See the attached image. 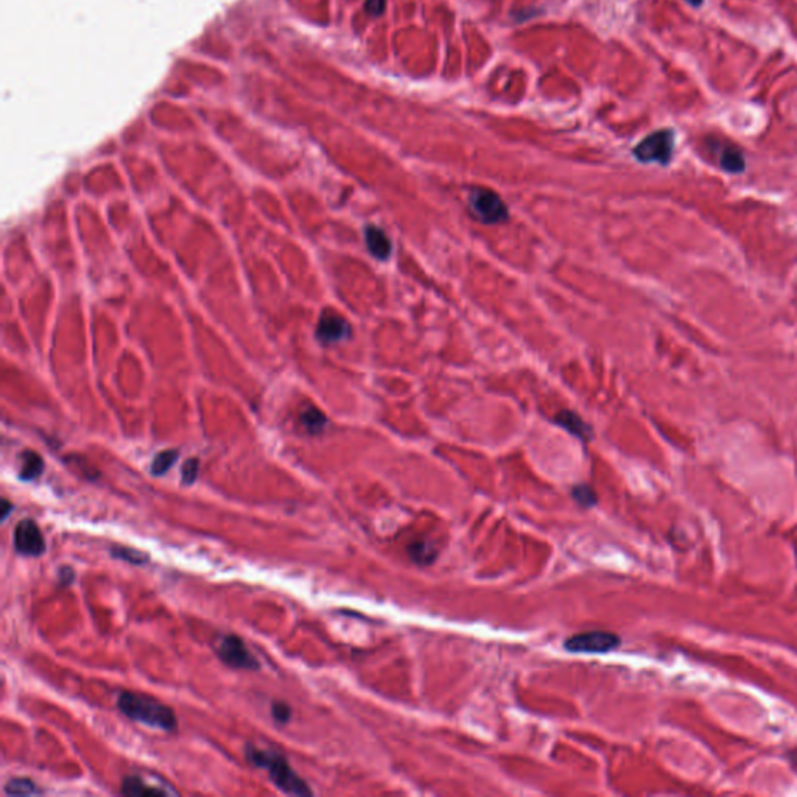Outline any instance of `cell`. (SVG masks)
I'll list each match as a JSON object with an SVG mask.
<instances>
[{
    "instance_id": "4fadbf2b",
    "label": "cell",
    "mask_w": 797,
    "mask_h": 797,
    "mask_svg": "<svg viewBox=\"0 0 797 797\" xmlns=\"http://www.w3.org/2000/svg\"><path fill=\"white\" fill-rule=\"evenodd\" d=\"M408 554L415 562L421 565H428L436 559L438 552H436V548L432 544H428L425 541H416L408 545Z\"/></svg>"
},
{
    "instance_id": "cb8c5ba5",
    "label": "cell",
    "mask_w": 797,
    "mask_h": 797,
    "mask_svg": "<svg viewBox=\"0 0 797 797\" xmlns=\"http://www.w3.org/2000/svg\"><path fill=\"white\" fill-rule=\"evenodd\" d=\"M11 511H13V504L8 502L6 499H4L2 500V522H5L8 519V516H10Z\"/></svg>"
},
{
    "instance_id": "2e32d148",
    "label": "cell",
    "mask_w": 797,
    "mask_h": 797,
    "mask_svg": "<svg viewBox=\"0 0 797 797\" xmlns=\"http://www.w3.org/2000/svg\"><path fill=\"white\" fill-rule=\"evenodd\" d=\"M179 457V453L176 450H164L158 453L156 457H154L153 462H151V474L154 477H159V475H164L167 474L168 470L171 469V466L175 465L176 460Z\"/></svg>"
},
{
    "instance_id": "d6986e66",
    "label": "cell",
    "mask_w": 797,
    "mask_h": 797,
    "mask_svg": "<svg viewBox=\"0 0 797 797\" xmlns=\"http://www.w3.org/2000/svg\"><path fill=\"white\" fill-rule=\"evenodd\" d=\"M572 495H573V499H575L581 504V507H584V508H590V507H594V504H597V494H595L592 487L587 486V484L577 486L575 489L572 491Z\"/></svg>"
},
{
    "instance_id": "ffe728a7",
    "label": "cell",
    "mask_w": 797,
    "mask_h": 797,
    "mask_svg": "<svg viewBox=\"0 0 797 797\" xmlns=\"http://www.w3.org/2000/svg\"><path fill=\"white\" fill-rule=\"evenodd\" d=\"M198 470H200V461L196 458H191L188 461L184 462L183 470H181V477H183V483L191 486L196 482V478H198Z\"/></svg>"
},
{
    "instance_id": "277c9868",
    "label": "cell",
    "mask_w": 797,
    "mask_h": 797,
    "mask_svg": "<svg viewBox=\"0 0 797 797\" xmlns=\"http://www.w3.org/2000/svg\"><path fill=\"white\" fill-rule=\"evenodd\" d=\"M674 148V133L671 130H661L645 137L636 148L634 156L640 162H657V164L666 166L671 161Z\"/></svg>"
},
{
    "instance_id": "7402d4cb",
    "label": "cell",
    "mask_w": 797,
    "mask_h": 797,
    "mask_svg": "<svg viewBox=\"0 0 797 797\" xmlns=\"http://www.w3.org/2000/svg\"><path fill=\"white\" fill-rule=\"evenodd\" d=\"M387 0H367L366 2V11L372 16H379L383 13Z\"/></svg>"
},
{
    "instance_id": "7c38bea8",
    "label": "cell",
    "mask_w": 797,
    "mask_h": 797,
    "mask_svg": "<svg viewBox=\"0 0 797 797\" xmlns=\"http://www.w3.org/2000/svg\"><path fill=\"white\" fill-rule=\"evenodd\" d=\"M42 470H44V461L38 455L36 452L27 450L21 455V470L19 477L25 482H31V479L38 478Z\"/></svg>"
},
{
    "instance_id": "5b68a950",
    "label": "cell",
    "mask_w": 797,
    "mask_h": 797,
    "mask_svg": "<svg viewBox=\"0 0 797 797\" xmlns=\"http://www.w3.org/2000/svg\"><path fill=\"white\" fill-rule=\"evenodd\" d=\"M217 656L220 661L234 670H248L255 671L260 668V664L257 659L246 649L245 641L234 634L225 636L217 646Z\"/></svg>"
},
{
    "instance_id": "3957f363",
    "label": "cell",
    "mask_w": 797,
    "mask_h": 797,
    "mask_svg": "<svg viewBox=\"0 0 797 797\" xmlns=\"http://www.w3.org/2000/svg\"><path fill=\"white\" fill-rule=\"evenodd\" d=\"M620 637L616 634L606 631H589L575 634L564 641V648L570 653L581 654H603L611 653L620 646Z\"/></svg>"
},
{
    "instance_id": "7a4b0ae2",
    "label": "cell",
    "mask_w": 797,
    "mask_h": 797,
    "mask_svg": "<svg viewBox=\"0 0 797 797\" xmlns=\"http://www.w3.org/2000/svg\"><path fill=\"white\" fill-rule=\"evenodd\" d=\"M246 760L255 768L268 771V776L274 786L285 794L291 796H312V790L299 777L293 768L290 766L285 757H282L276 751L255 749L254 746L246 748Z\"/></svg>"
},
{
    "instance_id": "8fae6325",
    "label": "cell",
    "mask_w": 797,
    "mask_h": 797,
    "mask_svg": "<svg viewBox=\"0 0 797 797\" xmlns=\"http://www.w3.org/2000/svg\"><path fill=\"white\" fill-rule=\"evenodd\" d=\"M554 421L572 435H575L579 440L589 441L592 438V430H590V427L582 421L578 415L572 413V411H561V413L554 417Z\"/></svg>"
},
{
    "instance_id": "30bf717a",
    "label": "cell",
    "mask_w": 797,
    "mask_h": 797,
    "mask_svg": "<svg viewBox=\"0 0 797 797\" xmlns=\"http://www.w3.org/2000/svg\"><path fill=\"white\" fill-rule=\"evenodd\" d=\"M120 794L128 797H141V796H166L167 793L158 786L148 785L139 776H126L122 782V788H120Z\"/></svg>"
},
{
    "instance_id": "6da1fadb",
    "label": "cell",
    "mask_w": 797,
    "mask_h": 797,
    "mask_svg": "<svg viewBox=\"0 0 797 797\" xmlns=\"http://www.w3.org/2000/svg\"><path fill=\"white\" fill-rule=\"evenodd\" d=\"M117 707L126 718L136 723L154 727L166 732H173L178 719L173 710L153 696L136 691H122L117 699Z\"/></svg>"
},
{
    "instance_id": "ac0fdd59",
    "label": "cell",
    "mask_w": 797,
    "mask_h": 797,
    "mask_svg": "<svg viewBox=\"0 0 797 797\" xmlns=\"http://www.w3.org/2000/svg\"><path fill=\"white\" fill-rule=\"evenodd\" d=\"M111 554H113L116 559L130 562V564H134V565H143V564L150 562V556L147 553L134 550V548H128V547L126 548L125 547L113 548V550H111Z\"/></svg>"
},
{
    "instance_id": "e0dca14e",
    "label": "cell",
    "mask_w": 797,
    "mask_h": 797,
    "mask_svg": "<svg viewBox=\"0 0 797 797\" xmlns=\"http://www.w3.org/2000/svg\"><path fill=\"white\" fill-rule=\"evenodd\" d=\"M5 793L10 796H33L39 793V788L30 778L16 777L6 782Z\"/></svg>"
},
{
    "instance_id": "52a82bcc",
    "label": "cell",
    "mask_w": 797,
    "mask_h": 797,
    "mask_svg": "<svg viewBox=\"0 0 797 797\" xmlns=\"http://www.w3.org/2000/svg\"><path fill=\"white\" fill-rule=\"evenodd\" d=\"M13 544L16 553L27 558H38L46 553V539L38 524L31 519L21 520L14 528Z\"/></svg>"
},
{
    "instance_id": "9a60e30c",
    "label": "cell",
    "mask_w": 797,
    "mask_h": 797,
    "mask_svg": "<svg viewBox=\"0 0 797 797\" xmlns=\"http://www.w3.org/2000/svg\"><path fill=\"white\" fill-rule=\"evenodd\" d=\"M301 422L307 428L308 433L316 435V433H321L324 430L325 424H328V419H325V416L321 413L318 408L308 407L305 411H303Z\"/></svg>"
},
{
    "instance_id": "44dd1931",
    "label": "cell",
    "mask_w": 797,
    "mask_h": 797,
    "mask_svg": "<svg viewBox=\"0 0 797 797\" xmlns=\"http://www.w3.org/2000/svg\"><path fill=\"white\" fill-rule=\"evenodd\" d=\"M271 716L279 724H287L291 719V707L285 702L276 701L271 704Z\"/></svg>"
},
{
    "instance_id": "ba28073f",
    "label": "cell",
    "mask_w": 797,
    "mask_h": 797,
    "mask_svg": "<svg viewBox=\"0 0 797 797\" xmlns=\"http://www.w3.org/2000/svg\"><path fill=\"white\" fill-rule=\"evenodd\" d=\"M349 324L341 318L338 315H333V313H325L321 316V320L318 323V328H316V335L318 338L325 342V345H330V342H338L341 340H345L349 335Z\"/></svg>"
},
{
    "instance_id": "d4e9b609",
    "label": "cell",
    "mask_w": 797,
    "mask_h": 797,
    "mask_svg": "<svg viewBox=\"0 0 797 797\" xmlns=\"http://www.w3.org/2000/svg\"><path fill=\"white\" fill-rule=\"evenodd\" d=\"M685 2L690 4L691 6H699L702 4V0H685Z\"/></svg>"
},
{
    "instance_id": "5bb4252c",
    "label": "cell",
    "mask_w": 797,
    "mask_h": 797,
    "mask_svg": "<svg viewBox=\"0 0 797 797\" xmlns=\"http://www.w3.org/2000/svg\"><path fill=\"white\" fill-rule=\"evenodd\" d=\"M719 162H721L723 170L729 171V173H741V171H744V167H746V162H744L741 151L733 147L723 148Z\"/></svg>"
},
{
    "instance_id": "8992f818",
    "label": "cell",
    "mask_w": 797,
    "mask_h": 797,
    "mask_svg": "<svg viewBox=\"0 0 797 797\" xmlns=\"http://www.w3.org/2000/svg\"><path fill=\"white\" fill-rule=\"evenodd\" d=\"M469 208L479 221L487 223V225L504 221L508 217V209L500 196L486 188H475L470 193Z\"/></svg>"
},
{
    "instance_id": "9c48e42d",
    "label": "cell",
    "mask_w": 797,
    "mask_h": 797,
    "mask_svg": "<svg viewBox=\"0 0 797 797\" xmlns=\"http://www.w3.org/2000/svg\"><path fill=\"white\" fill-rule=\"evenodd\" d=\"M365 240H366L367 250H370V253L375 257V259H380V260L388 259L392 248L388 235L385 234L380 228L367 226L365 229Z\"/></svg>"
},
{
    "instance_id": "603a6c76",
    "label": "cell",
    "mask_w": 797,
    "mask_h": 797,
    "mask_svg": "<svg viewBox=\"0 0 797 797\" xmlns=\"http://www.w3.org/2000/svg\"><path fill=\"white\" fill-rule=\"evenodd\" d=\"M58 579H59V584L66 587L68 584H72V581L75 579V573L71 567H63V569H59Z\"/></svg>"
}]
</instances>
